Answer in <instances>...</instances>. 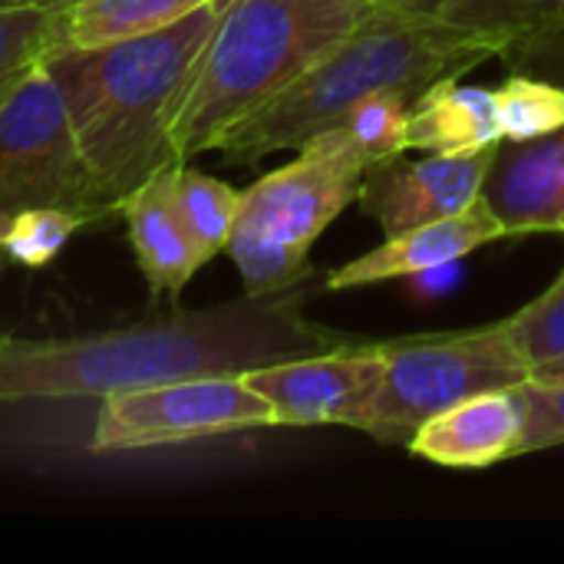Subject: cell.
<instances>
[{
    "instance_id": "cell-1",
    "label": "cell",
    "mask_w": 564,
    "mask_h": 564,
    "mask_svg": "<svg viewBox=\"0 0 564 564\" xmlns=\"http://www.w3.org/2000/svg\"><path fill=\"white\" fill-rule=\"evenodd\" d=\"M307 288L152 314L69 337H0V406L30 400H102L112 390L205 377L327 354L357 344L304 314Z\"/></svg>"
},
{
    "instance_id": "cell-2",
    "label": "cell",
    "mask_w": 564,
    "mask_h": 564,
    "mask_svg": "<svg viewBox=\"0 0 564 564\" xmlns=\"http://www.w3.org/2000/svg\"><path fill=\"white\" fill-rule=\"evenodd\" d=\"M225 3L212 0L155 33L46 59L79 149L116 212L139 185L178 165L169 129Z\"/></svg>"
},
{
    "instance_id": "cell-3",
    "label": "cell",
    "mask_w": 564,
    "mask_h": 564,
    "mask_svg": "<svg viewBox=\"0 0 564 564\" xmlns=\"http://www.w3.org/2000/svg\"><path fill=\"white\" fill-rule=\"evenodd\" d=\"M492 56H502V43L482 30L383 10L231 126L215 152L228 165H254L307 145L370 93L393 89L416 99L433 83L463 76Z\"/></svg>"
},
{
    "instance_id": "cell-4",
    "label": "cell",
    "mask_w": 564,
    "mask_h": 564,
    "mask_svg": "<svg viewBox=\"0 0 564 564\" xmlns=\"http://www.w3.org/2000/svg\"><path fill=\"white\" fill-rule=\"evenodd\" d=\"M387 0H228L185 86L169 142L185 165L360 30Z\"/></svg>"
},
{
    "instance_id": "cell-5",
    "label": "cell",
    "mask_w": 564,
    "mask_h": 564,
    "mask_svg": "<svg viewBox=\"0 0 564 564\" xmlns=\"http://www.w3.org/2000/svg\"><path fill=\"white\" fill-rule=\"evenodd\" d=\"M364 175L367 165L354 152L314 135L294 162L245 188L225 248L241 271L245 294H278L307 281L314 241L360 198Z\"/></svg>"
},
{
    "instance_id": "cell-6",
    "label": "cell",
    "mask_w": 564,
    "mask_h": 564,
    "mask_svg": "<svg viewBox=\"0 0 564 564\" xmlns=\"http://www.w3.org/2000/svg\"><path fill=\"white\" fill-rule=\"evenodd\" d=\"M383 380L360 433L406 446L416 430L443 410L532 377L502 321L489 327L383 340Z\"/></svg>"
},
{
    "instance_id": "cell-7",
    "label": "cell",
    "mask_w": 564,
    "mask_h": 564,
    "mask_svg": "<svg viewBox=\"0 0 564 564\" xmlns=\"http://www.w3.org/2000/svg\"><path fill=\"white\" fill-rule=\"evenodd\" d=\"M66 208L89 221L116 215L99 188L63 89L46 63L0 93V212Z\"/></svg>"
},
{
    "instance_id": "cell-8",
    "label": "cell",
    "mask_w": 564,
    "mask_h": 564,
    "mask_svg": "<svg viewBox=\"0 0 564 564\" xmlns=\"http://www.w3.org/2000/svg\"><path fill=\"white\" fill-rule=\"evenodd\" d=\"M264 426H278V416L245 373H205L106 393L89 446L93 453L155 449Z\"/></svg>"
},
{
    "instance_id": "cell-9",
    "label": "cell",
    "mask_w": 564,
    "mask_h": 564,
    "mask_svg": "<svg viewBox=\"0 0 564 564\" xmlns=\"http://www.w3.org/2000/svg\"><path fill=\"white\" fill-rule=\"evenodd\" d=\"M258 390L278 426H350L360 430L383 380L380 344H350L327 354H311L245 373Z\"/></svg>"
},
{
    "instance_id": "cell-10",
    "label": "cell",
    "mask_w": 564,
    "mask_h": 564,
    "mask_svg": "<svg viewBox=\"0 0 564 564\" xmlns=\"http://www.w3.org/2000/svg\"><path fill=\"white\" fill-rule=\"evenodd\" d=\"M499 142L466 152H430L420 162H406L403 155L377 162L367 169L357 202L370 218L380 221L387 238L459 215L482 195V182L492 169Z\"/></svg>"
},
{
    "instance_id": "cell-11",
    "label": "cell",
    "mask_w": 564,
    "mask_h": 564,
    "mask_svg": "<svg viewBox=\"0 0 564 564\" xmlns=\"http://www.w3.org/2000/svg\"><path fill=\"white\" fill-rule=\"evenodd\" d=\"M529 433V390L525 383L469 397L440 416L426 420L406 443L413 456H423L449 469H486L506 459L525 456Z\"/></svg>"
},
{
    "instance_id": "cell-12",
    "label": "cell",
    "mask_w": 564,
    "mask_h": 564,
    "mask_svg": "<svg viewBox=\"0 0 564 564\" xmlns=\"http://www.w3.org/2000/svg\"><path fill=\"white\" fill-rule=\"evenodd\" d=\"M506 235H509L506 225L496 218V212L479 195L466 212L390 235L380 248L327 271L324 288L350 291V288H367V284H380V281H397V278H420L426 271L459 264L473 251H479Z\"/></svg>"
},
{
    "instance_id": "cell-13",
    "label": "cell",
    "mask_w": 564,
    "mask_h": 564,
    "mask_svg": "<svg viewBox=\"0 0 564 564\" xmlns=\"http://www.w3.org/2000/svg\"><path fill=\"white\" fill-rule=\"evenodd\" d=\"M482 198L509 235L564 231V129L539 139H502Z\"/></svg>"
},
{
    "instance_id": "cell-14",
    "label": "cell",
    "mask_w": 564,
    "mask_h": 564,
    "mask_svg": "<svg viewBox=\"0 0 564 564\" xmlns=\"http://www.w3.org/2000/svg\"><path fill=\"white\" fill-rule=\"evenodd\" d=\"M126 231L132 241L135 264L145 278L152 301H178L182 291L192 284L205 261L198 241L192 238L185 218L169 188V169L139 185L126 202L122 212Z\"/></svg>"
},
{
    "instance_id": "cell-15",
    "label": "cell",
    "mask_w": 564,
    "mask_h": 564,
    "mask_svg": "<svg viewBox=\"0 0 564 564\" xmlns=\"http://www.w3.org/2000/svg\"><path fill=\"white\" fill-rule=\"evenodd\" d=\"M502 139L496 89L463 86L459 76L433 83L410 106L406 152H466Z\"/></svg>"
},
{
    "instance_id": "cell-16",
    "label": "cell",
    "mask_w": 564,
    "mask_h": 564,
    "mask_svg": "<svg viewBox=\"0 0 564 564\" xmlns=\"http://www.w3.org/2000/svg\"><path fill=\"white\" fill-rule=\"evenodd\" d=\"M212 0H66L59 3V50H89L165 30Z\"/></svg>"
},
{
    "instance_id": "cell-17",
    "label": "cell",
    "mask_w": 564,
    "mask_h": 564,
    "mask_svg": "<svg viewBox=\"0 0 564 564\" xmlns=\"http://www.w3.org/2000/svg\"><path fill=\"white\" fill-rule=\"evenodd\" d=\"M410 106H413V99L403 93H393V89L370 93L321 135H327L340 149L354 152L370 169L377 162H387V159L406 152Z\"/></svg>"
},
{
    "instance_id": "cell-18",
    "label": "cell",
    "mask_w": 564,
    "mask_h": 564,
    "mask_svg": "<svg viewBox=\"0 0 564 564\" xmlns=\"http://www.w3.org/2000/svg\"><path fill=\"white\" fill-rule=\"evenodd\" d=\"M169 188H172L178 215L185 218V225H188L192 238L198 241L205 261L221 254L228 248V238H231L235 221H238L241 192L231 188L228 182L215 178V175L188 169V162L169 169Z\"/></svg>"
},
{
    "instance_id": "cell-19",
    "label": "cell",
    "mask_w": 564,
    "mask_h": 564,
    "mask_svg": "<svg viewBox=\"0 0 564 564\" xmlns=\"http://www.w3.org/2000/svg\"><path fill=\"white\" fill-rule=\"evenodd\" d=\"M502 139H539L564 129V86L539 76H509L496 89Z\"/></svg>"
},
{
    "instance_id": "cell-20",
    "label": "cell",
    "mask_w": 564,
    "mask_h": 564,
    "mask_svg": "<svg viewBox=\"0 0 564 564\" xmlns=\"http://www.w3.org/2000/svg\"><path fill=\"white\" fill-rule=\"evenodd\" d=\"M59 7L0 10V93L59 53Z\"/></svg>"
},
{
    "instance_id": "cell-21",
    "label": "cell",
    "mask_w": 564,
    "mask_h": 564,
    "mask_svg": "<svg viewBox=\"0 0 564 564\" xmlns=\"http://www.w3.org/2000/svg\"><path fill=\"white\" fill-rule=\"evenodd\" d=\"M89 218L66 208H23L10 215L0 251L23 268H46Z\"/></svg>"
},
{
    "instance_id": "cell-22",
    "label": "cell",
    "mask_w": 564,
    "mask_h": 564,
    "mask_svg": "<svg viewBox=\"0 0 564 564\" xmlns=\"http://www.w3.org/2000/svg\"><path fill=\"white\" fill-rule=\"evenodd\" d=\"M502 327L532 370L564 357V268L532 304L506 317Z\"/></svg>"
},
{
    "instance_id": "cell-23",
    "label": "cell",
    "mask_w": 564,
    "mask_h": 564,
    "mask_svg": "<svg viewBox=\"0 0 564 564\" xmlns=\"http://www.w3.org/2000/svg\"><path fill=\"white\" fill-rule=\"evenodd\" d=\"M529 390V433L525 453H539L564 443V380H525Z\"/></svg>"
},
{
    "instance_id": "cell-24",
    "label": "cell",
    "mask_w": 564,
    "mask_h": 564,
    "mask_svg": "<svg viewBox=\"0 0 564 564\" xmlns=\"http://www.w3.org/2000/svg\"><path fill=\"white\" fill-rule=\"evenodd\" d=\"M532 377H539V380H564V357H558V360H549V364H542V367H535V370H532Z\"/></svg>"
},
{
    "instance_id": "cell-25",
    "label": "cell",
    "mask_w": 564,
    "mask_h": 564,
    "mask_svg": "<svg viewBox=\"0 0 564 564\" xmlns=\"http://www.w3.org/2000/svg\"><path fill=\"white\" fill-rule=\"evenodd\" d=\"M66 0H0V10H23V7H59Z\"/></svg>"
},
{
    "instance_id": "cell-26",
    "label": "cell",
    "mask_w": 564,
    "mask_h": 564,
    "mask_svg": "<svg viewBox=\"0 0 564 564\" xmlns=\"http://www.w3.org/2000/svg\"><path fill=\"white\" fill-rule=\"evenodd\" d=\"M7 225H10V215L0 212V245H3V235H7Z\"/></svg>"
}]
</instances>
